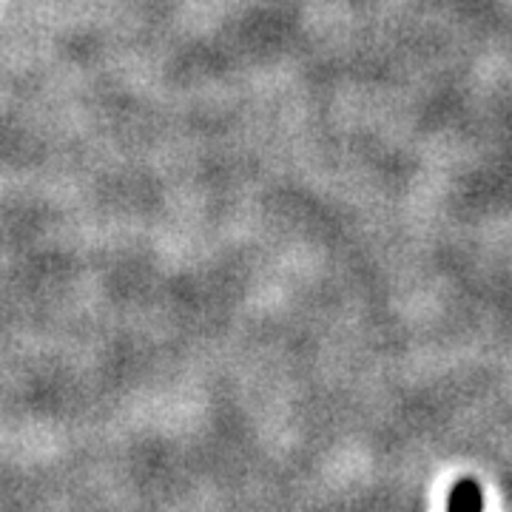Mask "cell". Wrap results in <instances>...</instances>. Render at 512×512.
Wrapping results in <instances>:
<instances>
[{
	"instance_id": "1",
	"label": "cell",
	"mask_w": 512,
	"mask_h": 512,
	"mask_svg": "<svg viewBox=\"0 0 512 512\" xmlns=\"http://www.w3.org/2000/svg\"><path fill=\"white\" fill-rule=\"evenodd\" d=\"M484 507V498H481V487H478L473 478H461L453 493H450V501H447V512H481Z\"/></svg>"
}]
</instances>
